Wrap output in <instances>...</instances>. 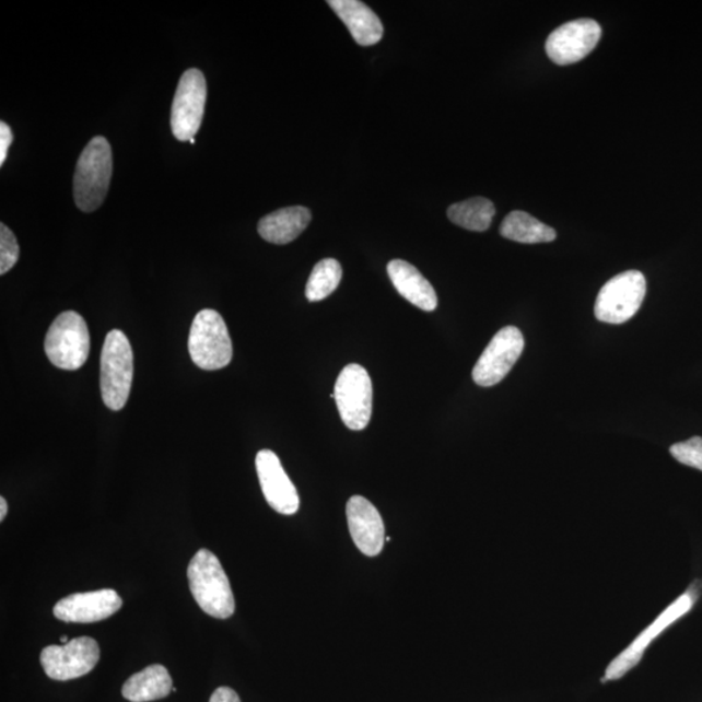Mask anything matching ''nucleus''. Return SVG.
<instances>
[{"label": "nucleus", "mask_w": 702, "mask_h": 702, "mask_svg": "<svg viewBox=\"0 0 702 702\" xmlns=\"http://www.w3.org/2000/svg\"><path fill=\"white\" fill-rule=\"evenodd\" d=\"M189 353L199 368L217 371L229 366L233 356L232 340L225 321L215 309H202L192 321Z\"/></svg>", "instance_id": "20e7f679"}, {"label": "nucleus", "mask_w": 702, "mask_h": 702, "mask_svg": "<svg viewBox=\"0 0 702 702\" xmlns=\"http://www.w3.org/2000/svg\"><path fill=\"white\" fill-rule=\"evenodd\" d=\"M167 669L151 665L134 674L122 686V697L130 702H149L167 698L174 687Z\"/></svg>", "instance_id": "6ab92c4d"}, {"label": "nucleus", "mask_w": 702, "mask_h": 702, "mask_svg": "<svg viewBox=\"0 0 702 702\" xmlns=\"http://www.w3.org/2000/svg\"><path fill=\"white\" fill-rule=\"evenodd\" d=\"M328 4L347 25L358 45L373 46L381 43L384 27L368 5L360 0H329Z\"/></svg>", "instance_id": "dca6fc26"}, {"label": "nucleus", "mask_w": 702, "mask_h": 702, "mask_svg": "<svg viewBox=\"0 0 702 702\" xmlns=\"http://www.w3.org/2000/svg\"><path fill=\"white\" fill-rule=\"evenodd\" d=\"M113 177V150L105 137H94L75 165L73 196L81 211L93 212L105 202Z\"/></svg>", "instance_id": "f03ea898"}, {"label": "nucleus", "mask_w": 702, "mask_h": 702, "mask_svg": "<svg viewBox=\"0 0 702 702\" xmlns=\"http://www.w3.org/2000/svg\"><path fill=\"white\" fill-rule=\"evenodd\" d=\"M387 270L397 292L405 300L423 312H435L437 307L435 289L414 266L402 259H395L389 261Z\"/></svg>", "instance_id": "f3484780"}, {"label": "nucleus", "mask_w": 702, "mask_h": 702, "mask_svg": "<svg viewBox=\"0 0 702 702\" xmlns=\"http://www.w3.org/2000/svg\"><path fill=\"white\" fill-rule=\"evenodd\" d=\"M122 607L114 589L74 594L63 598L54 608V616L67 623H94L105 621Z\"/></svg>", "instance_id": "4468645a"}, {"label": "nucleus", "mask_w": 702, "mask_h": 702, "mask_svg": "<svg viewBox=\"0 0 702 702\" xmlns=\"http://www.w3.org/2000/svg\"><path fill=\"white\" fill-rule=\"evenodd\" d=\"M20 249L15 234L2 223L0 225V273L4 274L17 264Z\"/></svg>", "instance_id": "b1692460"}, {"label": "nucleus", "mask_w": 702, "mask_h": 702, "mask_svg": "<svg viewBox=\"0 0 702 702\" xmlns=\"http://www.w3.org/2000/svg\"><path fill=\"white\" fill-rule=\"evenodd\" d=\"M693 598L690 594L683 595L678 601L674 602L669 609H666L648 629L640 633L633 640L628 650H624L621 655L612 659L608 666L605 678L608 680L621 679L633 667H635L644 656V652L648 645L655 640L660 632L665 631L669 625L677 621L678 618L686 615L691 609Z\"/></svg>", "instance_id": "ddd939ff"}, {"label": "nucleus", "mask_w": 702, "mask_h": 702, "mask_svg": "<svg viewBox=\"0 0 702 702\" xmlns=\"http://www.w3.org/2000/svg\"><path fill=\"white\" fill-rule=\"evenodd\" d=\"M601 34L600 24L592 19H577L563 24L547 39L548 57L559 66L577 63L595 50Z\"/></svg>", "instance_id": "9b49d317"}, {"label": "nucleus", "mask_w": 702, "mask_h": 702, "mask_svg": "<svg viewBox=\"0 0 702 702\" xmlns=\"http://www.w3.org/2000/svg\"><path fill=\"white\" fill-rule=\"evenodd\" d=\"M351 538L363 554L376 557L385 542V527L381 513L362 495H353L347 505Z\"/></svg>", "instance_id": "2eb2a0df"}, {"label": "nucleus", "mask_w": 702, "mask_h": 702, "mask_svg": "<svg viewBox=\"0 0 702 702\" xmlns=\"http://www.w3.org/2000/svg\"><path fill=\"white\" fill-rule=\"evenodd\" d=\"M45 351L55 367L75 371L84 366L91 353L86 321L75 312L60 314L46 335Z\"/></svg>", "instance_id": "39448f33"}, {"label": "nucleus", "mask_w": 702, "mask_h": 702, "mask_svg": "<svg viewBox=\"0 0 702 702\" xmlns=\"http://www.w3.org/2000/svg\"><path fill=\"white\" fill-rule=\"evenodd\" d=\"M7 512H9V505L4 498H0V520H4Z\"/></svg>", "instance_id": "bb28decb"}, {"label": "nucleus", "mask_w": 702, "mask_h": 702, "mask_svg": "<svg viewBox=\"0 0 702 702\" xmlns=\"http://www.w3.org/2000/svg\"><path fill=\"white\" fill-rule=\"evenodd\" d=\"M342 422L351 431H362L373 416V382L361 364H349L341 371L332 396Z\"/></svg>", "instance_id": "0eeeda50"}, {"label": "nucleus", "mask_w": 702, "mask_h": 702, "mask_svg": "<svg viewBox=\"0 0 702 702\" xmlns=\"http://www.w3.org/2000/svg\"><path fill=\"white\" fill-rule=\"evenodd\" d=\"M60 642L67 644L68 643V637L67 636H61L60 637Z\"/></svg>", "instance_id": "cd10ccee"}, {"label": "nucleus", "mask_w": 702, "mask_h": 702, "mask_svg": "<svg viewBox=\"0 0 702 702\" xmlns=\"http://www.w3.org/2000/svg\"><path fill=\"white\" fill-rule=\"evenodd\" d=\"M13 141L12 130L9 124L0 122V165H3Z\"/></svg>", "instance_id": "393cba45"}, {"label": "nucleus", "mask_w": 702, "mask_h": 702, "mask_svg": "<svg viewBox=\"0 0 702 702\" xmlns=\"http://www.w3.org/2000/svg\"><path fill=\"white\" fill-rule=\"evenodd\" d=\"M495 215L494 204L490 199L477 197L467 201L454 203L447 210V218L451 222L472 232H485L490 230Z\"/></svg>", "instance_id": "412c9836"}, {"label": "nucleus", "mask_w": 702, "mask_h": 702, "mask_svg": "<svg viewBox=\"0 0 702 702\" xmlns=\"http://www.w3.org/2000/svg\"><path fill=\"white\" fill-rule=\"evenodd\" d=\"M342 279V268L332 258L323 259L314 267L306 285V297L309 302H319L329 297Z\"/></svg>", "instance_id": "4be33fe9"}, {"label": "nucleus", "mask_w": 702, "mask_h": 702, "mask_svg": "<svg viewBox=\"0 0 702 702\" xmlns=\"http://www.w3.org/2000/svg\"><path fill=\"white\" fill-rule=\"evenodd\" d=\"M192 597L206 615L218 619L233 616L236 609L229 576L218 557L208 549L198 550L188 568Z\"/></svg>", "instance_id": "f257e3e1"}, {"label": "nucleus", "mask_w": 702, "mask_h": 702, "mask_svg": "<svg viewBox=\"0 0 702 702\" xmlns=\"http://www.w3.org/2000/svg\"><path fill=\"white\" fill-rule=\"evenodd\" d=\"M208 84L201 71L191 68L182 75L171 109V128L178 141L195 139L204 115Z\"/></svg>", "instance_id": "6e6552de"}, {"label": "nucleus", "mask_w": 702, "mask_h": 702, "mask_svg": "<svg viewBox=\"0 0 702 702\" xmlns=\"http://www.w3.org/2000/svg\"><path fill=\"white\" fill-rule=\"evenodd\" d=\"M98 643L89 636L75 637L65 645H50L40 653V665L54 680H72L86 676L100 663Z\"/></svg>", "instance_id": "1a4fd4ad"}, {"label": "nucleus", "mask_w": 702, "mask_h": 702, "mask_svg": "<svg viewBox=\"0 0 702 702\" xmlns=\"http://www.w3.org/2000/svg\"><path fill=\"white\" fill-rule=\"evenodd\" d=\"M670 453L678 463L702 471V437H692L687 442L674 444Z\"/></svg>", "instance_id": "5701e85b"}, {"label": "nucleus", "mask_w": 702, "mask_h": 702, "mask_svg": "<svg viewBox=\"0 0 702 702\" xmlns=\"http://www.w3.org/2000/svg\"><path fill=\"white\" fill-rule=\"evenodd\" d=\"M312 222V212L304 206L281 209L260 220L258 232L267 243L286 245L304 232Z\"/></svg>", "instance_id": "a211bd4d"}, {"label": "nucleus", "mask_w": 702, "mask_h": 702, "mask_svg": "<svg viewBox=\"0 0 702 702\" xmlns=\"http://www.w3.org/2000/svg\"><path fill=\"white\" fill-rule=\"evenodd\" d=\"M525 349V337L516 327H505L493 337L472 371L473 382L480 387H493L511 373Z\"/></svg>", "instance_id": "9d476101"}, {"label": "nucleus", "mask_w": 702, "mask_h": 702, "mask_svg": "<svg viewBox=\"0 0 702 702\" xmlns=\"http://www.w3.org/2000/svg\"><path fill=\"white\" fill-rule=\"evenodd\" d=\"M261 492L274 512L293 515L300 508V495L289 479L279 457L271 451H260L256 458Z\"/></svg>", "instance_id": "f8f14e48"}, {"label": "nucleus", "mask_w": 702, "mask_h": 702, "mask_svg": "<svg viewBox=\"0 0 702 702\" xmlns=\"http://www.w3.org/2000/svg\"><path fill=\"white\" fill-rule=\"evenodd\" d=\"M646 294V280L642 272L631 270L617 274L601 288L595 304L597 320L622 325L636 315Z\"/></svg>", "instance_id": "423d86ee"}, {"label": "nucleus", "mask_w": 702, "mask_h": 702, "mask_svg": "<svg viewBox=\"0 0 702 702\" xmlns=\"http://www.w3.org/2000/svg\"><path fill=\"white\" fill-rule=\"evenodd\" d=\"M502 237L519 244L552 243L557 232L525 211H513L500 226Z\"/></svg>", "instance_id": "aec40b11"}, {"label": "nucleus", "mask_w": 702, "mask_h": 702, "mask_svg": "<svg viewBox=\"0 0 702 702\" xmlns=\"http://www.w3.org/2000/svg\"><path fill=\"white\" fill-rule=\"evenodd\" d=\"M210 702H241L238 694L230 687H220L212 693Z\"/></svg>", "instance_id": "a878e982"}, {"label": "nucleus", "mask_w": 702, "mask_h": 702, "mask_svg": "<svg viewBox=\"0 0 702 702\" xmlns=\"http://www.w3.org/2000/svg\"><path fill=\"white\" fill-rule=\"evenodd\" d=\"M133 382V351L127 336L114 329L106 336L101 356V390L109 410L120 411L128 402Z\"/></svg>", "instance_id": "7ed1b4c3"}]
</instances>
